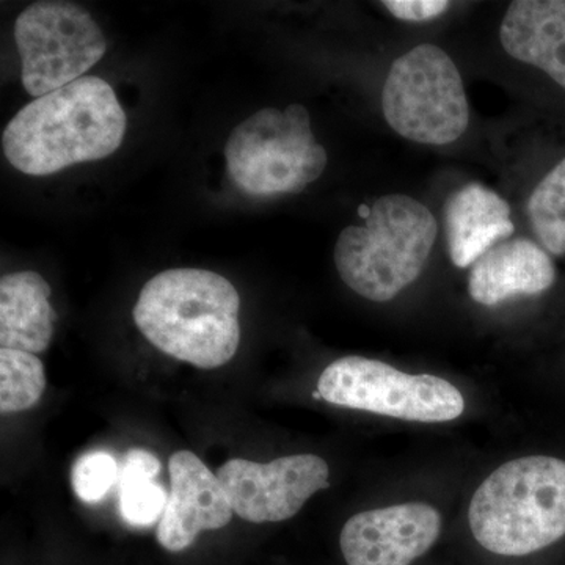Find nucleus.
Wrapping results in <instances>:
<instances>
[{
    "label": "nucleus",
    "instance_id": "14",
    "mask_svg": "<svg viewBox=\"0 0 565 565\" xmlns=\"http://www.w3.org/2000/svg\"><path fill=\"white\" fill-rule=\"evenodd\" d=\"M445 228L449 256L460 269L473 266L515 230L508 202L479 182L465 185L446 202Z\"/></svg>",
    "mask_w": 565,
    "mask_h": 565
},
{
    "label": "nucleus",
    "instance_id": "1",
    "mask_svg": "<svg viewBox=\"0 0 565 565\" xmlns=\"http://www.w3.org/2000/svg\"><path fill=\"white\" fill-rule=\"evenodd\" d=\"M126 126L109 82L84 76L22 107L3 131V154L21 173L47 177L114 154Z\"/></svg>",
    "mask_w": 565,
    "mask_h": 565
},
{
    "label": "nucleus",
    "instance_id": "3",
    "mask_svg": "<svg viewBox=\"0 0 565 565\" xmlns=\"http://www.w3.org/2000/svg\"><path fill=\"white\" fill-rule=\"evenodd\" d=\"M471 533L494 555L526 556L565 535V462L533 456L501 465L479 486Z\"/></svg>",
    "mask_w": 565,
    "mask_h": 565
},
{
    "label": "nucleus",
    "instance_id": "21",
    "mask_svg": "<svg viewBox=\"0 0 565 565\" xmlns=\"http://www.w3.org/2000/svg\"><path fill=\"white\" fill-rule=\"evenodd\" d=\"M120 475L148 476V478L156 479L161 475V462L150 451L131 449L122 459Z\"/></svg>",
    "mask_w": 565,
    "mask_h": 565
},
{
    "label": "nucleus",
    "instance_id": "15",
    "mask_svg": "<svg viewBox=\"0 0 565 565\" xmlns=\"http://www.w3.org/2000/svg\"><path fill=\"white\" fill-rule=\"evenodd\" d=\"M51 286L32 270L0 280V345L41 353L50 348L57 313L50 303Z\"/></svg>",
    "mask_w": 565,
    "mask_h": 565
},
{
    "label": "nucleus",
    "instance_id": "4",
    "mask_svg": "<svg viewBox=\"0 0 565 565\" xmlns=\"http://www.w3.org/2000/svg\"><path fill=\"white\" fill-rule=\"evenodd\" d=\"M364 226H348L334 245V264L353 292L388 302L419 277L437 239L433 212L407 195H385Z\"/></svg>",
    "mask_w": 565,
    "mask_h": 565
},
{
    "label": "nucleus",
    "instance_id": "13",
    "mask_svg": "<svg viewBox=\"0 0 565 565\" xmlns=\"http://www.w3.org/2000/svg\"><path fill=\"white\" fill-rule=\"evenodd\" d=\"M500 40L512 58L537 66L565 88V0H515Z\"/></svg>",
    "mask_w": 565,
    "mask_h": 565
},
{
    "label": "nucleus",
    "instance_id": "17",
    "mask_svg": "<svg viewBox=\"0 0 565 565\" xmlns=\"http://www.w3.org/2000/svg\"><path fill=\"white\" fill-rule=\"evenodd\" d=\"M531 225L546 250L565 253V159L539 182L527 203Z\"/></svg>",
    "mask_w": 565,
    "mask_h": 565
},
{
    "label": "nucleus",
    "instance_id": "5",
    "mask_svg": "<svg viewBox=\"0 0 565 565\" xmlns=\"http://www.w3.org/2000/svg\"><path fill=\"white\" fill-rule=\"evenodd\" d=\"M225 158L234 184L259 199L302 192L327 166V152L300 104L286 110L269 107L237 125Z\"/></svg>",
    "mask_w": 565,
    "mask_h": 565
},
{
    "label": "nucleus",
    "instance_id": "6",
    "mask_svg": "<svg viewBox=\"0 0 565 565\" xmlns=\"http://www.w3.org/2000/svg\"><path fill=\"white\" fill-rule=\"evenodd\" d=\"M382 109L393 131L424 145L451 143L470 122L459 70L434 44H419L393 62L382 93Z\"/></svg>",
    "mask_w": 565,
    "mask_h": 565
},
{
    "label": "nucleus",
    "instance_id": "12",
    "mask_svg": "<svg viewBox=\"0 0 565 565\" xmlns=\"http://www.w3.org/2000/svg\"><path fill=\"white\" fill-rule=\"evenodd\" d=\"M555 264L537 244L512 239L497 244L471 267L468 292L475 302L493 307L516 296H535L552 288Z\"/></svg>",
    "mask_w": 565,
    "mask_h": 565
},
{
    "label": "nucleus",
    "instance_id": "16",
    "mask_svg": "<svg viewBox=\"0 0 565 565\" xmlns=\"http://www.w3.org/2000/svg\"><path fill=\"white\" fill-rule=\"evenodd\" d=\"M46 390V373L35 353L0 349V412L32 408Z\"/></svg>",
    "mask_w": 565,
    "mask_h": 565
},
{
    "label": "nucleus",
    "instance_id": "7",
    "mask_svg": "<svg viewBox=\"0 0 565 565\" xmlns=\"http://www.w3.org/2000/svg\"><path fill=\"white\" fill-rule=\"evenodd\" d=\"M318 392L327 403L404 422H451L465 408L462 393L444 379L403 373L364 356L329 364L319 377Z\"/></svg>",
    "mask_w": 565,
    "mask_h": 565
},
{
    "label": "nucleus",
    "instance_id": "19",
    "mask_svg": "<svg viewBox=\"0 0 565 565\" xmlns=\"http://www.w3.org/2000/svg\"><path fill=\"white\" fill-rule=\"evenodd\" d=\"M118 482L120 465L106 451L87 452L71 470V484L82 503H99Z\"/></svg>",
    "mask_w": 565,
    "mask_h": 565
},
{
    "label": "nucleus",
    "instance_id": "2",
    "mask_svg": "<svg viewBox=\"0 0 565 565\" xmlns=\"http://www.w3.org/2000/svg\"><path fill=\"white\" fill-rule=\"evenodd\" d=\"M241 297L232 281L203 269H170L141 288L134 322L159 351L214 370L241 343Z\"/></svg>",
    "mask_w": 565,
    "mask_h": 565
},
{
    "label": "nucleus",
    "instance_id": "10",
    "mask_svg": "<svg viewBox=\"0 0 565 565\" xmlns=\"http://www.w3.org/2000/svg\"><path fill=\"white\" fill-rule=\"evenodd\" d=\"M441 531L433 505L405 503L360 512L345 522L340 545L348 565H411Z\"/></svg>",
    "mask_w": 565,
    "mask_h": 565
},
{
    "label": "nucleus",
    "instance_id": "8",
    "mask_svg": "<svg viewBox=\"0 0 565 565\" xmlns=\"http://www.w3.org/2000/svg\"><path fill=\"white\" fill-rule=\"evenodd\" d=\"M14 40L22 85L35 98L82 79L107 51L92 14L71 2L32 3L18 17Z\"/></svg>",
    "mask_w": 565,
    "mask_h": 565
},
{
    "label": "nucleus",
    "instance_id": "11",
    "mask_svg": "<svg viewBox=\"0 0 565 565\" xmlns=\"http://www.w3.org/2000/svg\"><path fill=\"white\" fill-rule=\"evenodd\" d=\"M170 494L158 525V542L170 553L189 548L203 531L222 530L232 522L233 505L221 479L191 451L169 460Z\"/></svg>",
    "mask_w": 565,
    "mask_h": 565
},
{
    "label": "nucleus",
    "instance_id": "9",
    "mask_svg": "<svg viewBox=\"0 0 565 565\" xmlns=\"http://www.w3.org/2000/svg\"><path fill=\"white\" fill-rule=\"evenodd\" d=\"M217 476L234 514L250 523L291 519L316 492L330 487L329 465L313 455L280 457L269 463L232 459Z\"/></svg>",
    "mask_w": 565,
    "mask_h": 565
},
{
    "label": "nucleus",
    "instance_id": "20",
    "mask_svg": "<svg viewBox=\"0 0 565 565\" xmlns=\"http://www.w3.org/2000/svg\"><path fill=\"white\" fill-rule=\"evenodd\" d=\"M384 6L397 20L424 22L444 14L451 3L446 0H386Z\"/></svg>",
    "mask_w": 565,
    "mask_h": 565
},
{
    "label": "nucleus",
    "instance_id": "18",
    "mask_svg": "<svg viewBox=\"0 0 565 565\" xmlns=\"http://www.w3.org/2000/svg\"><path fill=\"white\" fill-rule=\"evenodd\" d=\"M118 511L134 527L152 526L161 522L169 493L148 476L120 475Z\"/></svg>",
    "mask_w": 565,
    "mask_h": 565
}]
</instances>
